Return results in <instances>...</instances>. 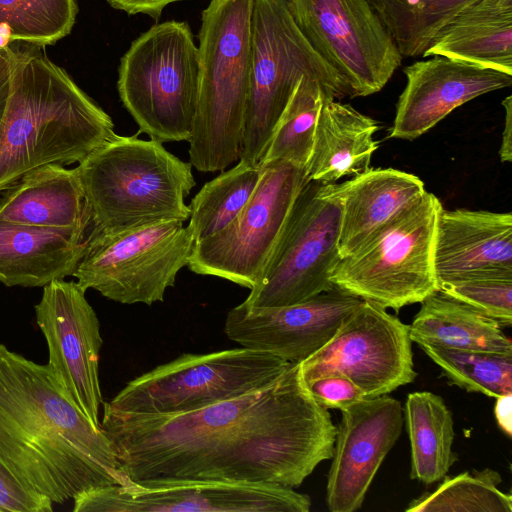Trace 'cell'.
Masks as SVG:
<instances>
[{"label": "cell", "instance_id": "31", "mask_svg": "<svg viewBox=\"0 0 512 512\" xmlns=\"http://www.w3.org/2000/svg\"><path fill=\"white\" fill-rule=\"evenodd\" d=\"M77 13L76 0H0V46L53 45L71 33Z\"/></svg>", "mask_w": 512, "mask_h": 512}, {"label": "cell", "instance_id": "33", "mask_svg": "<svg viewBox=\"0 0 512 512\" xmlns=\"http://www.w3.org/2000/svg\"><path fill=\"white\" fill-rule=\"evenodd\" d=\"M419 347L454 385L495 398L512 394V353Z\"/></svg>", "mask_w": 512, "mask_h": 512}, {"label": "cell", "instance_id": "28", "mask_svg": "<svg viewBox=\"0 0 512 512\" xmlns=\"http://www.w3.org/2000/svg\"><path fill=\"white\" fill-rule=\"evenodd\" d=\"M263 171L259 163L239 160L202 186L189 205L187 227L195 242L215 235L233 221L250 200Z\"/></svg>", "mask_w": 512, "mask_h": 512}, {"label": "cell", "instance_id": "14", "mask_svg": "<svg viewBox=\"0 0 512 512\" xmlns=\"http://www.w3.org/2000/svg\"><path fill=\"white\" fill-rule=\"evenodd\" d=\"M409 325L387 309L362 300L331 339L302 360L306 382L325 374L346 376L365 398L388 394L414 381Z\"/></svg>", "mask_w": 512, "mask_h": 512}, {"label": "cell", "instance_id": "26", "mask_svg": "<svg viewBox=\"0 0 512 512\" xmlns=\"http://www.w3.org/2000/svg\"><path fill=\"white\" fill-rule=\"evenodd\" d=\"M501 328L474 307L436 291L421 302L409 332L418 345L512 353L511 339Z\"/></svg>", "mask_w": 512, "mask_h": 512}, {"label": "cell", "instance_id": "24", "mask_svg": "<svg viewBox=\"0 0 512 512\" xmlns=\"http://www.w3.org/2000/svg\"><path fill=\"white\" fill-rule=\"evenodd\" d=\"M378 122L349 104L324 101L317 121L313 147L306 166V179L332 184L370 168L379 143L374 134Z\"/></svg>", "mask_w": 512, "mask_h": 512}, {"label": "cell", "instance_id": "23", "mask_svg": "<svg viewBox=\"0 0 512 512\" xmlns=\"http://www.w3.org/2000/svg\"><path fill=\"white\" fill-rule=\"evenodd\" d=\"M0 219L87 231L91 215L77 167L47 164L26 173L1 199Z\"/></svg>", "mask_w": 512, "mask_h": 512}, {"label": "cell", "instance_id": "38", "mask_svg": "<svg viewBox=\"0 0 512 512\" xmlns=\"http://www.w3.org/2000/svg\"><path fill=\"white\" fill-rule=\"evenodd\" d=\"M505 109L504 129L502 132V141L499 150L501 162H511L512 160V97L508 96L502 101Z\"/></svg>", "mask_w": 512, "mask_h": 512}, {"label": "cell", "instance_id": "15", "mask_svg": "<svg viewBox=\"0 0 512 512\" xmlns=\"http://www.w3.org/2000/svg\"><path fill=\"white\" fill-rule=\"evenodd\" d=\"M74 512H309L311 499L294 488L270 483L128 481L86 490Z\"/></svg>", "mask_w": 512, "mask_h": 512}, {"label": "cell", "instance_id": "35", "mask_svg": "<svg viewBox=\"0 0 512 512\" xmlns=\"http://www.w3.org/2000/svg\"><path fill=\"white\" fill-rule=\"evenodd\" d=\"M52 504L19 478L0 456V512H52Z\"/></svg>", "mask_w": 512, "mask_h": 512}, {"label": "cell", "instance_id": "11", "mask_svg": "<svg viewBox=\"0 0 512 512\" xmlns=\"http://www.w3.org/2000/svg\"><path fill=\"white\" fill-rule=\"evenodd\" d=\"M248 203L224 229L194 243L189 269L252 289L264 276L294 204L308 182L285 160L265 165Z\"/></svg>", "mask_w": 512, "mask_h": 512}, {"label": "cell", "instance_id": "4", "mask_svg": "<svg viewBox=\"0 0 512 512\" xmlns=\"http://www.w3.org/2000/svg\"><path fill=\"white\" fill-rule=\"evenodd\" d=\"M91 215L88 235L189 219L192 165L156 140L115 134L77 166Z\"/></svg>", "mask_w": 512, "mask_h": 512}, {"label": "cell", "instance_id": "30", "mask_svg": "<svg viewBox=\"0 0 512 512\" xmlns=\"http://www.w3.org/2000/svg\"><path fill=\"white\" fill-rule=\"evenodd\" d=\"M402 57L423 56L439 33L476 0H372Z\"/></svg>", "mask_w": 512, "mask_h": 512}, {"label": "cell", "instance_id": "3", "mask_svg": "<svg viewBox=\"0 0 512 512\" xmlns=\"http://www.w3.org/2000/svg\"><path fill=\"white\" fill-rule=\"evenodd\" d=\"M10 85L0 121V192L47 164L80 162L116 133L111 117L52 62L45 46L7 44Z\"/></svg>", "mask_w": 512, "mask_h": 512}, {"label": "cell", "instance_id": "12", "mask_svg": "<svg viewBox=\"0 0 512 512\" xmlns=\"http://www.w3.org/2000/svg\"><path fill=\"white\" fill-rule=\"evenodd\" d=\"M312 48L338 74L345 97L379 92L402 56L372 0H287Z\"/></svg>", "mask_w": 512, "mask_h": 512}, {"label": "cell", "instance_id": "21", "mask_svg": "<svg viewBox=\"0 0 512 512\" xmlns=\"http://www.w3.org/2000/svg\"><path fill=\"white\" fill-rule=\"evenodd\" d=\"M330 188L341 204L340 258L426 193L419 177L393 168H369Z\"/></svg>", "mask_w": 512, "mask_h": 512}, {"label": "cell", "instance_id": "25", "mask_svg": "<svg viewBox=\"0 0 512 512\" xmlns=\"http://www.w3.org/2000/svg\"><path fill=\"white\" fill-rule=\"evenodd\" d=\"M434 55L512 75V0H476L466 6L423 57Z\"/></svg>", "mask_w": 512, "mask_h": 512}, {"label": "cell", "instance_id": "37", "mask_svg": "<svg viewBox=\"0 0 512 512\" xmlns=\"http://www.w3.org/2000/svg\"><path fill=\"white\" fill-rule=\"evenodd\" d=\"M116 10H121L129 15L145 14L158 20L164 8L174 2L182 0H106Z\"/></svg>", "mask_w": 512, "mask_h": 512}, {"label": "cell", "instance_id": "6", "mask_svg": "<svg viewBox=\"0 0 512 512\" xmlns=\"http://www.w3.org/2000/svg\"><path fill=\"white\" fill-rule=\"evenodd\" d=\"M198 75V46L187 22L165 21L137 37L120 60L117 89L138 134L161 143L188 142Z\"/></svg>", "mask_w": 512, "mask_h": 512}, {"label": "cell", "instance_id": "9", "mask_svg": "<svg viewBox=\"0 0 512 512\" xmlns=\"http://www.w3.org/2000/svg\"><path fill=\"white\" fill-rule=\"evenodd\" d=\"M289 363L245 347L185 353L131 380L104 406L146 415L197 410L270 382Z\"/></svg>", "mask_w": 512, "mask_h": 512}, {"label": "cell", "instance_id": "8", "mask_svg": "<svg viewBox=\"0 0 512 512\" xmlns=\"http://www.w3.org/2000/svg\"><path fill=\"white\" fill-rule=\"evenodd\" d=\"M303 76L320 81L335 99L345 97L340 77L301 33L287 0H253L250 94L239 160L260 162Z\"/></svg>", "mask_w": 512, "mask_h": 512}, {"label": "cell", "instance_id": "34", "mask_svg": "<svg viewBox=\"0 0 512 512\" xmlns=\"http://www.w3.org/2000/svg\"><path fill=\"white\" fill-rule=\"evenodd\" d=\"M439 291L474 307L502 327L512 324V269L444 282L439 285Z\"/></svg>", "mask_w": 512, "mask_h": 512}, {"label": "cell", "instance_id": "20", "mask_svg": "<svg viewBox=\"0 0 512 512\" xmlns=\"http://www.w3.org/2000/svg\"><path fill=\"white\" fill-rule=\"evenodd\" d=\"M433 263L438 285L512 269V214L442 207L436 222Z\"/></svg>", "mask_w": 512, "mask_h": 512}, {"label": "cell", "instance_id": "13", "mask_svg": "<svg viewBox=\"0 0 512 512\" xmlns=\"http://www.w3.org/2000/svg\"><path fill=\"white\" fill-rule=\"evenodd\" d=\"M341 204L330 184L301 190L263 278L243 301L253 307L296 304L334 288L340 259Z\"/></svg>", "mask_w": 512, "mask_h": 512}, {"label": "cell", "instance_id": "27", "mask_svg": "<svg viewBox=\"0 0 512 512\" xmlns=\"http://www.w3.org/2000/svg\"><path fill=\"white\" fill-rule=\"evenodd\" d=\"M403 413L411 445L410 477L424 484L443 480L457 460L450 409L440 396L418 391L408 394Z\"/></svg>", "mask_w": 512, "mask_h": 512}, {"label": "cell", "instance_id": "16", "mask_svg": "<svg viewBox=\"0 0 512 512\" xmlns=\"http://www.w3.org/2000/svg\"><path fill=\"white\" fill-rule=\"evenodd\" d=\"M43 287L35 312L48 345L47 365L90 422L101 428L99 356L103 341L97 315L77 281L55 279Z\"/></svg>", "mask_w": 512, "mask_h": 512}, {"label": "cell", "instance_id": "29", "mask_svg": "<svg viewBox=\"0 0 512 512\" xmlns=\"http://www.w3.org/2000/svg\"><path fill=\"white\" fill-rule=\"evenodd\" d=\"M327 99L335 98L320 81L303 76L280 115L259 164L285 160L306 169L319 114Z\"/></svg>", "mask_w": 512, "mask_h": 512}, {"label": "cell", "instance_id": "36", "mask_svg": "<svg viewBox=\"0 0 512 512\" xmlns=\"http://www.w3.org/2000/svg\"><path fill=\"white\" fill-rule=\"evenodd\" d=\"M306 383L315 399L326 409L342 410L365 398L363 391L341 374L321 375Z\"/></svg>", "mask_w": 512, "mask_h": 512}, {"label": "cell", "instance_id": "39", "mask_svg": "<svg viewBox=\"0 0 512 512\" xmlns=\"http://www.w3.org/2000/svg\"><path fill=\"white\" fill-rule=\"evenodd\" d=\"M496 421L502 431L512 435V394L496 397L494 406Z\"/></svg>", "mask_w": 512, "mask_h": 512}, {"label": "cell", "instance_id": "22", "mask_svg": "<svg viewBox=\"0 0 512 512\" xmlns=\"http://www.w3.org/2000/svg\"><path fill=\"white\" fill-rule=\"evenodd\" d=\"M86 232L0 219V282L6 286L40 287L71 276L85 253Z\"/></svg>", "mask_w": 512, "mask_h": 512}, {"label": "cell", "instance_id": "10", "mask_svg": "<svg viewBox=\"0 0 512 512\" xmlns=\"http://www.w3.org/2000/svg\"><path fill=\"white\" fill-rule=\"evenodd\" d=\"M194 243L191 231L178 219L88 235L72 276L85 291L94 289L122 304L152 305L164 301L167 288L188 265Z\"/></svg>", "mask_w": 512, "mask_h": 512}, {"label": "cell", "instance_id": "7", "mask_svg": "<svg viewBox=\"0 0 512 512\" xmlns=\"http://www.w3.org/2000/svg\"><path fill=\"white\" fill-rule=\"evenodd\" d=\"M439 199L426 193L335 265L333 286L398 311L439 291L433 250Z\"/></svg>", "mask_w": 512, "mask_h": 512}, {"label": "cell", "instance_id": "1", "mask_svg": "<svg viewBox=\"0 0 512 512\" xmlns=\"http://www.w3.org/2000/svg\"><path fill=\"white\" fill-rule=\"evenodd\" d=\"M101 429L120 470L138 484L176 481L300 486L331 459L336 426L300 362L270 382L197 410L123 413L104 406Z\"/></svg>", "mask_w": 512, "mask_h": 512}, {"label": "cell", "instance_id": "32", "mask_svg": "<svg viewBox=\"0 0 512 512\" xmlns=\"http://www.w3.org/2000/svg\"><path fill=\"white\" fill-rule=\"evenodd\" d=\"M500 474L486 468L445 477L433 492L413 500L407 512H511L512 497L498 489Z\"/></svg>", "mask_w": 512, "mask_h": 512}, {"label": "cell", "instance_id": "2", "mask_svg": "<svg viewBox=\"0 0 512 512\" xmlns=\"http://www.w3.org/2000/svg\"><path fill=\"white\" fill-rule=\"evenodd\" d=\"M0 456L52 502L97 487L124 485L115 451L48 365L0 344Z\"/></svg>", "mask_w": 512, "mask_h": 512}, {"label": "cell", "instance_id": "17", "mask_svg": "<svg viewBox=\"0 0 512 512\" xmlns=\"http://www.w3.org/2000/svg\"><path fill=\"white\" fill-rule=\"evenodd\" d=\"M362 299L337 288L278 307L243 302L226 317L227 337L242 347L301 362L323 347Z\"/></svg>", "mask_w": 512, "mask_h": 512}, {"label": "cell", "instance_id": "5", "mask_svg": "<svg viewBox=\"0 0 512 512\" xmlns=\"http://www.w3.org/2000/svg\"><path fill=\"white\" fill-rule=\"evenodd\" d=\"M253 0H212L198 33V95L189 163L223 171L239 160L251 79Z\"/></svg>", "mask_w": 512, "mask_h": 512}, {"label": "cell", "instance_id": "18", "mask_svg": "<svg viewBox=\"0 0 512 512\" xmlns=\"http://www.w3.org/2000/svg\"><path fill=\"white\" fill-rule=\"evenodd\" d=\"M340 411L326 504L331 512H354L400 437L404 413L401 402L388 394L364 398Z\"/></svg>", "mask_w": 512, "mask_h": 512}, {"label": "cell", "instance_id": "19", "mask_svg": "<svg viewBox=\"0 0 512 512\" xmlns=\"http://www.w3.org/2000/svg\"><path fill=\"white\" fill-rule=\"evenodd\" d=\"M403 73L406 85L388 137L410 141L457 107L512 84V75L438 55L404 67Z\"/></svg>", "mask_w": 512, "mask_h": 512}, {"label": "cell", "instance_id": "40", "mask_svg": "<svg viewBox=\"0 0 512 512\" xmlns=\"http://www.w3.org/2000/svg\"><path fill=\"white\" fill-rule=\"evenodd\" d=\"M10 85V58L7 44L0 46V121L2 119Z\"/></svg>", "mask_w": 512, "mask_h": 512}]
</instances>
